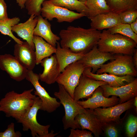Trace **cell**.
Instances as JSON below:
<instances>
[{
	"label": "cell",
	"mask_w": 137,
	"mask_h": 137,
	"mask_svg": "<svg viewBox=\"0 0 137 137\" xmlns=\"http://www.w3.org/2000/svg\"><path fill=\"white\" fill-rule=\"evenodd\" d=\"M101 33L91 27L86 29L70 26L60 31V44L62 48L71 52L85 54L97 45Z\"/></svg>",
	"instance_id": "1"
},
{
	"label": "cell",
	"mask_w": 137,
	"mask_h": 137,
	"mask_svg": "<svg viewBox=\"0 0 137 137\" xmlns=\"http://www.w3.org/2000/svg\"><path fill=\"white\" fill-rule=\"evenodd\" d=\"M33 90H25L20 94L14 91L7 93L0 100V111L17 121L33 105L36 97L32 94Z\"/></svg>",
	"instance_id": "2"
},
{
	"label": "cell",
	"mask_w": 137,
	"mask_h": 137,
	"mask_svg": "<svg viewBox=\"0 0 137 137\" xmlns=\"http://www.w3.org/2000/svg\"><path fill=\"white\" fill-rule=\"evenodd\" d=\"M137 44L129 37L118 33L112 34L104 29L101 33L97 45L99 49L103 52L132 55Z\"/></svg>",
	"instance_id": "3"
},
{
	"label": "cell",
	"mask_w": 137,
	"mask_h": 137,
	"mask_svg": "<svg viewBox=\"0 0 137 137\" xmlns=\"http://www.w3.org/2000/svg\"><path fill=\"white\" fill-rule=\"evenodd\" d=\"M41 105V99L38 96H36L33 105L17 121L18 123L22 124L23 131L30 130L33 137H54L58 133H54L53 130L49 132L50 125H42L37 121V113L40 110Z\"/></svg>",
	"instance_id": "4"
},
{
	"label": "cell",
	"mask_w": 137,
	"mask_h": 137,
	"mask_svg": "<svg viewBox=\"0 0 137 137\" xmlns=\"http://www.w3.org/2000/svg\"><path fill=\"white\" fill-rule=\"evenodd\" d=\"M59 90L54 92V94L59 99L60 103L63 106L65 111L62 121L64 129H80L81 127L75 119L77 115L84 112L86 109L77 103L71 97L63 86L58 84Z\"/></svg>",
	"instance_id": "5"
},
{
	"label": "cell",
	"mask_w": 137,
	"mask_h": 137,
	"mask_svg": "<svg viewBox=\"0 0 137 137\" xmlns=\"http://www.w3.org/2000/svg\"><path fill=\"white\" fill-rule=\"evenodd\" d=\"M132 55L114 54L115 59L103 64L96 72L97 74L108 73L109 74L122 76L129 75L136 77L137 71L133 64Z\"/></svg>",
	"instance_id": "6"
},
{
	"label": "cell",
	"mask_w": 137,
	"mask_h": 137,
	"mask_svg": "<svg viewBox=\"0 0 137 137\" xmlns=\"http://www.w3.org/2000/svg\"><path fill=\"white\" fill-rule=\"evenodd\" d=\"M41 14L43 18L49 21L56 18L59 23H71L85 16L82 13L75 12L65 8L55 5L49 0H45L42 3Z\"/></svg>",
	"instance_id": "7"
},
{
	"label": "cell",
	"mask_w": 137,
	"mask_h": 137,
	"mask_svg": "<svg viewBox=\"0 0 137 137\" xmlns=\"http://www.w3.org/2000/svg\"><path fill=\"white\" fill-rule=\"evenodd\" d=\"M85 68L78 61L74 62L67 66L56 79V82L62 85L73 98L75 89Z\"/></svg>",
	"instance_id": "8"
},
{
	"label": "cell",
	"mask_w": 137,
	"mask_h": 137,
	"mask_svg": "<svg viewBox=\"0 0 137 137\" xmlns=\"http://www.w3.org/2000/svg\"><path fill=\"white\" fill-rule=\"evenodd\" d=\"M33 85L35 91L34 94L37 95L42 101L40 110L48 113L52 112L55 111L60 106L56 98L51 97L44 87L40 84L38 74L34 73L31 70H28L25 78Z\"/></svg>",
	"instance_id": "9"
},
{
	"label": "cell",
	"mask_w": 137,
	"mask_h": 137,
	"mask_svg": "<svg viewBox=\"0 0 137 137\" xmlns=\"http://www.w3.org/2000/svg\"><path fill=\"white\" fill-rule=\"evenodd\" d=\"M134 98L122 103L107 108H97L93 109V112L104 126L117 122L121 115L133 106Z\"/></svg>",
	"instance_id": "10"
},
{
	"label": "cell",
	"mask_w": 137,
	"mask_h": 137,
	"mask_svg": "<svg viewBox=\"0 0 137 137\" xmlns=\"http://www.w3.org/2000/svg\"><path fill=\"white\" fill-rule=\"evenodd\" d=\"M103 90V95L108 97L114 95L119 97V104L134 98L137 95V78L125 85L116 87L108 84L100 86Z\"/></svg>",
	"instance_id": "11"
},
{
	"label": "cell",
	"mask_w": 137,
	"mask_h": 137,
	"mask_svg": "<svg viewBox=\"0 0 137 137\" xmlns=\"http://www.w3.org/2000/svg\"><path fill=\"white\" fill-rule=\"evenodd\" d=\"M0 68L5 71L11 78L17 81L26 78L28 71L14 56L7 54L0 55Z\"/></svg>",
	"instance_id": "12"
},
{
	"label": "cell",
	"mask_w": 137,
	"mask_h": 137,
	"mask_svg": "<svg viewBox=\"0 0 137 137\" xmlns=\"http://www.w3.org/2000/svg\"><path fill=\"white\" fill-rule=\"evenodd\" d=\"M114 59V54L100 51L96 45L78 61L85 67H91L92 73H95L105 62Z\"/></svg>",
	"instance_id": "13"
},
{
	"label": "cell",
	"mask_w": 137,
	"mask_h": 137,
	"mask_svg": "<svg viewBox=\"0 0 137 137\" xmlns=\"http://www.w3.org/2000/svg\"><path fill=\"white\" fill-rule=\"evenodd\" d=\"M103 90L100 86L94 91L91 96L85 100L77 101L84 109H94L102 107L103 108L114 106L119 102V99L116 96L110 98L106 97L103 94Z\"/></svg>",
	"instance_id": "14"
},
{
	"label": "cell",
	"mask_w": 137,
	"mask_h": 137,
	"mask_svg": "<svg viewBox=\"0 0 137 137\" xmlns=\"http://www.w3.org/2000/svg\"><path fill=\"white\" fill-rule=\"evenodd\" d=\"M85 111L76 117L75 119L82 129H87L95 136L99 137L104 131V127L94 114L93 109H85Z\"/></svg>",
	"instance_id": "15"
},
{
	"label": "cell",
	"mask_w": 137,
	"mask_h": 137,
	"mask_svg": "<svg viewBox=\"0 0 137 137\" xmlns=\"http://www.w3.org/2000/svg\"><path fill=\"white\" fill-rule=\"evenodd\" d=\"M14 55L19 62L28 70H32L36 64L35 50L26 41L14 46Z\"/></svg>",
	"instance_id": "16"
},
{
	"label": "cell",
	"mask_w": 137,
	"mask_h": 137,
	"mask_svg": "<svg viewBox=\"0 0 137 137\" xmlns=\"http://www.w3.org/2000/svg\"><path fill=\"white\" fill-rule=\"evenodd\" d=\"M106 84L104 81L93 80L82 74L75 89L73 99L77 101L81 99L88 98L98 87Z\"/></svg>",
	"instance_id": "17"
},
{
	"label": "cell",
	"mask_w": 137,
	"mask_h": 137,
	"mask_svg": "<svg viewBox=\"0 0 137 137\" xmlns=\"http://www.w3.org/2000/svg\"><path fill=\"white\" fill-rule=\"evenodd\" d=\"M40 63L43 67L44 70L42 73L38 74L39 80L48 84L55 83L60 73L55 54L50 57L44 58Z\"/></svg>",
	"instance_id": "18"
},
{
	"label": "cell",
	"mask_w": 137,
	"mask_h": 137,
	"mask_svg": "<svg viewBox=\"0 0 137 137\" xmlns=\"http://www.w3.org/2000/svg\"><path fill=\"white\" fill-rule=\"evenodd\" d=\"M91 67H85L82 75L93 80L104 81L113 87L121 86L127 84L133 80L134 77L126 75L119 76L105 73L97 74L92 73Z\"/></svg>",
	"instance_id": "19"
},
{
	"label": "cell",
	"mask_w": 137,
	"mask_h": 137,
	"mask_svg": "<svg viewBox=\"0 0 137 137\" xmlns=\"http://www.w3.org/2000/svg\"><path fill=\"white\" fill-rule=\"evenodd\" d=\"M37 20V16L32 15L25 22L19 23L12 27V31L15 32L19 37L26 40L34 50L35 47L33 41V37L34 30Z\"/></svg>",
	"instance_id": "20"
},
{
	"label": "cell",
	"mask_w": 137,
	"mask_h": 137,
	"mask_svg": "<svg viewBox=\"0 0 137 137\" xmlns=\"http://www.w3.org/2000/svg\"><path fill=\"white\" fill-rule=\"evenodd\" d=\"M91 28L100 31L111 28L120 23L119 15L110 12L91 18Z\"/></svg>",
	"instance_id": "21"
},
{
	"label": "cell",
	"mask_w": 137,
	"mask_h": 137,
	"mask_svg": "<svg viewBox=\"0 0 137 137\" xmlns=\"http://www.w3.org/2000/svg\"><path fill=\"white\" fill-rule=\"evenodd\" d=\"M37 16V22L33 35L40 37L52 45L56 47L60 37L54 34L51 29V24L47 20L40 15Z\"/></svg>",
	"instance_id": "22"
},
{
	"label": "cell",
	"mask_w": 137,
	"mask_h": 137,
	"mask_svg": "<svg viewBox=\"0 0 137 137\" xmlns=\"http://www.w3.org/2000/svg\"><path fill=\"white\" fill-rule=\"evenodd\" d=\"M55 54L59 65L60 73L68 65L80 59L85 54H77L62 48L59 43L57 44Z\"/></svg>",
	"instance_id": "23"
},
{
	"label": "cell",
	"mask_w": 137,
	"mask_h": 137,
	"mask_svg": "<svg viewBox=\"0 0 137 137\" xmlns=\"http://www.w3.org/2000/svg\"><path fill=\"white\" fill-rule=\"evenodd\" d=\"M33 41L35 47L36 64L40 63L44 58L55 53L56 48L44 40L42 37L33 35Z\"/></svg>",
	"instance_id": "24"
},
{
	"label": "cell",
	"mask_w": 137,
	"mask_h": 137,
	"mask_svg": "<svg viewBox=\"0 0 137 137\" xmlns=\"http://www.w3.org/2000/svg\"><path fill=\"white\" fill-rule=\"evenodd\" d=\"M85 4L88 9L86 16L89 19L99 14L110 12L106 0H87Z\"/></svg>",
	"instance_id": "25"
},
{
	"label": "cell",
	"mask_w": 137,
	"mask_h": 137,
	"mask_svg": "<svg viewBox=\"0 0 137 137\" xmlns=\"http://www.w3.org/2000/svg\"><path fill=\"white\" fill-rule=\"evenodd\" d=\"M110 11L119 14L131 9H137V0H106Z\"/></svg>",
	"instance_id": "26"
},
{
	"label": "cell",
	"mask_w": 137,
	"mask_h": 137,
	"mask_svg": "<svg viewBox=\"0 0 137 137\" xmlns=\"http://www.w3.org/2000/svg\"><path fill=\"white\" fill-rule=\"evenodd\" d=\"M53 4L65 8L71 11L75 10L86 16L88 9L85 2L79 0H49Z\"/></svg>",
	"instance_id": "27"
},
{
	"label": "cell",
	"mask_w": 137,
	"mask_h": 137,
	"mask_svg": "<svg viewBox=\"0 0 137 137\" xmlns=\"http://www.w3.org/2000/svg\"><path fill=\"white\" fill-rule=\"evenodd\" d=\"M20 21V19L16 17L0 21V32L2 34L11 37L16 43L21 44L23 42L14 36L12 31V27L18 24Z\"/></svg>",
	"instance_id": "28"
},
{
	"label": "cell",
	"mask_w": 137,
	"mask_h": 137,
	"mask_svg": "<svg viewBox=\"0 0 137 137\" xmlns=\"http://www.w3.org/2000/svg\"><path fill=\"white\" fill-rule=\"evenodd\" d=\"M107 30L112 34L118 33L129 37L137 43V34L132 30L130 24L120 23Z\"/></svg>",
	"instance_id": "29"
},
{
	"label": "cell",
	"mask_w": 137,
	"mask_h": 137,
	"mask_svg": "<svg viewBox=\"0 0 137 137\" xmlns=\"http://www.w3.org/2000/svg\"><path fill=\"white\" fill-rule=\"evenodd\" d=\"M45 0H26L25 8L28 14L38 16L41 15L42 5Z\"/></svg>",
	"instance_id": "30"
},
{
	"label": "cell",
	"mask_w": 137,
	"mask_h": 137,
	"mask_svg": "<svg viewBox=\"0 0 137 137\" xmlns=\"http://www.w3.org/2000/svg\"><path fill=\"white\" fill-rule=\"evenodd\" d=\"M126 134L128 137L134 136L137 130V117L131 114L128 117L126 125Z\"/></svg>",
	"instance_id": "31"
},
{
	"label": "cell",
	"mask_w": 137,
	"mask_h": 137,
	"mask_svg": "<svg viewBox=\"0 0 137 137\" xmlns=\"http://www.w3.org/2000/svg\"><path fill=\"white\" fill-rule=\"evenodd\" d=\"M118 15L121 23L130 24L137 19V9L128 10Z\"/></svg>",
	"instance_id": "32"
},
{
	"label": "cell",
	"mask_w": 137,
	"mask_h": 137,
	"mask_svg": "<svg viewBox=\"0 0 137 137\" xmlns=\"http://www.w3.org/2000/svg\"><path fill=\"white\" fill-rule=\"evenodd\" d=\"M14 124L11 123L8 125L7 128L3 132H0V137H20L21 133L19 131H15Z\"/></svg>",
	"instance_id": "33"
},
{
	"label": "cell",
	"mask_w": 137,
	"mask_h": 137,
	"mask_svg": "<svg viewBox=\"0 0 137 137\" xmlns=\"http://www.w3.org/2000/svg\"><path fill=\"white\" fill-rule=\"evenodd\" d=\"M92 132L85 130L71 128L68 137H93Z\"/></svg>",
	"instance_id": "34"
},
{
	"label": "cell",
	"mask_w": 137,
	"mask_h": 137,
	"mask_svg": "<svg viewBox=\"0 0 137 137\" xmlns=\"http://www.w3.org/2000/svg\"><path fill=\"white\" fill-rule=\"evenodd\" d=\"M111 124H109L105 126H106L105 130L106 135L109 137H117L118 133L117 129L114 126Z\"/></svg>",
	"instance_id": "35"
},
{
	"label": "cell",
	"mask_w": 137,
	"mask_h": 137,
	"mask_svg": "<svg viewBox=\"0 0 137 137\" xmlns=\"http://www.w3.org/2000/svg\"><path fill=\"white\" fill-rule=\"evenodd\" d=\"M7 6L4 0H0V21L8 19Z\"/></svg>",
	"instance_id": "36"
},
{
	"label": "cell",
	"mask_w": 137,
	"mask_h": 137,
	"mask_svg": "<svg viewBox=\"0 0 137 137\" xmlns=\"http://www.w3.org/2000/svg\"><path fill=\"white\" fill-rule=\"evenodd\" d=\"M132 61L135 69H137V49L135 48L133 52L132 56Z\"/></svg>",
	"instance_id": "37"
},
{
	"label": "cell",
	"mask_w": 137,
	"mask_h": 137,
	"mask_svg": "<svg viewBox=\"0 0 137 137\" xmlns=\"http://www.w3.org/2000/svg\"><path fill=\"white\" fill-rule=\"evenodd\" d=\"M130 25L133 31L137 34V19L134 22L130 24Z\"/></svg>",
	"instance_id": "38"
},
{
	"label": "cell",
	"mask_w": 137,
	"mask_h": 137,
	"mask_svg": "<svg viewBox=\"0 0 137 137\" xmlns=\"http://www.w3.org/2000/svg\"><path fill=\"white\" fill-rule=\"evenodd\" d=\"M26 0H16V3L21 9L25 8V5Z\"/></svg>",
	"instance_id": "39"
},
{
	"label": "cell",
	"mask_w": 137,
	"mask_h": 137,
	"mask_svg": "<svg viewBox=\"0 0 137 137\" xmlns=\"http://www.w3.org/2000/svg\"><path fill=\"white\" fill-rule=\"evenodd\" d=\"M134 98V101L133 104L135 107L136 108V110H137V96H135Z\"/></svg>",
	"instance_id": "40"
},
{
	"label": "cell",
	"mask_w": 137,
	"mask_h": 137,
	"mask_svg": "<svg viewBox=\"0 0 137 137\" xmlns=\"http://www.w3.org/2000/svg\"><path fill=\"white\" fill-rule=\"evenodd\" d=\"M79 1L82 2H85L87 0H79Z\"/></svg>",
	"instance_id": "41"
}]
</instances>
